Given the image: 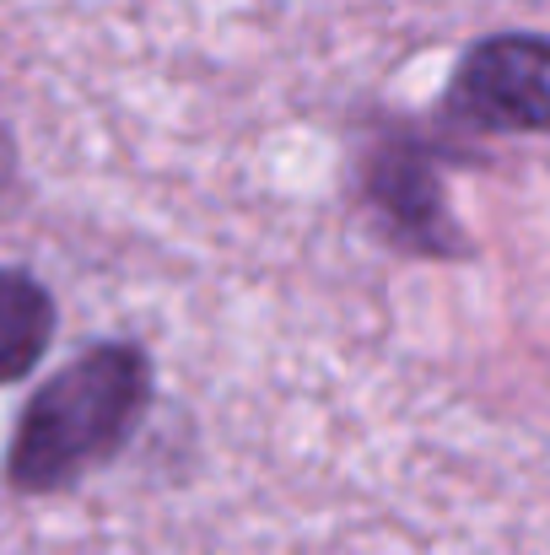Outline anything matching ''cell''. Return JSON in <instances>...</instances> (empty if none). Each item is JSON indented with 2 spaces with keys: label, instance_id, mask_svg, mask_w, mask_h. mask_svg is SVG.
Listing matches in <instances>:
<instances>
[{
  "label": "cell",
  "instance_id": "6da1fadb",
  "mask_svg": "<svg viewBox=\"0 0 550 555\" xmlns=\"http://www.w3.org/2000/svg\"><path fill=\"white\" fill-rule=\"evenodd\" d=\"M152 399V357L136 340H98L27 393L5 448V486L16 496H60L81 486L136 442Z\"/></svg>",
  "mask_w": 550,
  "mask_h": 555
},
{
  "label": "cell",
  "instance_id": "7a4b0ae2",
  "mask_svg": "<svg viewBox=\"0 0 550 555\" xmlns=\"http://www.w3.org/2000/svg\"><path fill=\"white\" fill-rule=\"evenodd\" d=\"M443 114L475 135H546L550 38L546 33H491L470 43L448 76Z\"/></svg>",
  "mask_w": 550,
  "mask_h": 555
},
{
  "label": "cell",
  "instance_id": "3957f363",
  "mask_svg": "<svg viewBox=\"0 0 550 555\" xmlns=\"http://www.w3.org/2000/svg\"><path fill=\"white\" fill-rule=\"evenodd\" d=\"M357 189H362L367 216L378 221V232L394 248L421 254V259H459V254H470L464 232L453 227L437 157L415 135H378L367 146L362 168H357Z\"/></svg>",
  "mask_w": 550,
  "mask_h": 555
},
{
  "label": "cell",
  "instance_id": "277c9868",
  "mask_svg": "<svg viewBox=\"0 0 550 555\" xmlns=\"http://www.w3.org/2000/svg\"><path fill=\"white\" fill-rule=\"evenodd\" d=\"M54 330H60L54 292L33 270L0 264V388L22 383L43 362V351L54 346Z\"/></svg>",
  "mask_w": 550,
  "mask_h": 555
}]
</instances>
